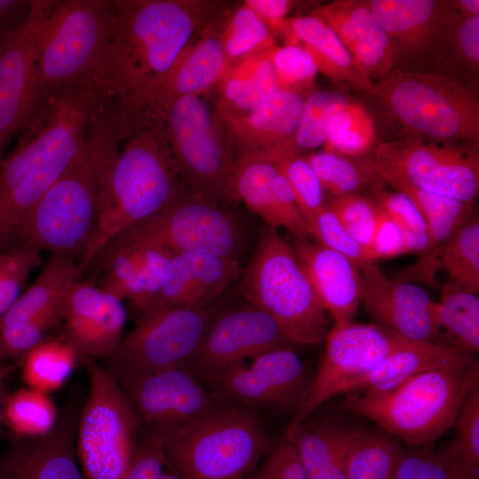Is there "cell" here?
Returning a JSON list of instances; mask_svg holds the SVG:
<instances>
[{
    "label": "cell",
    "mask_w": 479,
    "mask_h": 479,
    "mask_svg": "<svg viewBox=\"0 0 479 479\" xmlns=\"http://www.w3.org/2000/svg\"><path fill=\"white\" fill-rule=\"evenodd\" d=\"M111 93L92 77L53 97L39 130L0 161V252L16 247L25 219L79 154Z\"/></svg>",
    "instance_id": "6da1fadb"
},
{
    "label": "cell",
    "mask_w": 479,
    "mask_h": 479,
    "mask_svg": "<svg viewBox=\"0 0 479 479\" xmlns=\"http://www.w3.org/2000/svg\"><path fill=\"white\" fill-rule=\"evenodd\" d=\"M127 134L120 109H106L79 154L25 219L16 246L34 247L78 262L96 225L106 172Z\"/></svg>",
    "instance_id": "7a4b0ae2"
},
{
    "label": "cell",
    "mask_w": 479,
    "mask_h": 479,
    "mask_svg": "<svg viewBox=\"0 0 479 479\" xmlns=\"http://www.w3.org/2000/svg\"><path fill=\"white\" fill-rule=\"evenodd\" d=\"M224 4L213 0L115 1L110 47L98 75L122 101L172 65Z\"/></svg>",
    "instance_id": "3957f363"
},
{
    "label": "cell",
    "mask_w": 479,
    "mask_h": 479,
    "mask_svg": "<svg viewBox=\"0 0 479 479\" xmlns=\"http://www.w3.org/2000/svg\"><path fill=\"white\" fill-rule=\"evenodd\" d=\"M479 388L474 355L412 376L383 393L346 394L342 407L413 448H431L449 429Z\"/></svg>",
    "instance_id": "277c9868"
},
{
    "label": "cell",
    "mask_w": 479,
    "mask_h": 479,
    "mask_svg": "<svg viewBox=\"0 0 479 479\" xmlns=\"http://www.w3.org/2000/svg\"><path fill=\"white\" fill-rule=\"evenodd\" d=\"M185 188L158 126L138 128L106 172L96 225L77 262L80 273L114 238L161 210Z\"/></svg>",
    "instance_id": "5b68a950"
},
{
    "label": "cell",
    "mask_w": 479,
    "mask_h": 479,
    "mask_svg": "<svg viewBox=\"0 0 479 479\" xmlns=\"http://www.w3.org/2000/svg\"><path fill=\"white\" fill-rule=\"evenodd\" d=\"M153 431L181 479H247L273 446L252 408L225 403L193 421Z\"/></svg>",
    "instance_id": "8992f818"
},
{
    "label": "cell",
    "mask_w": 479,
    "mask_h": 479,
    "mask_svg": "<svg viewBox=\"0 0 479 479\" xmlns=\"http://www.w3.org/2000/svg\"><path fill=\"white\" fill-rule=\"evenodd\" d=\"M398 137L478 145L479 98L475 85L451 75L391 69L369 93Z\"/></svg>",
    "instance_id": "52a82bcc"
},
{
    "label": "cell",
    "mask_w": 479,
    "mask_h": 479,
    "mask_svg": "<svg viewBox=\"0 0 479 479\" xmlns=\"http://www.w3.org/2000/svg\"><path fill=\"white\" fill-rule=\"evenodd\" d=\"M114 12L115 1L53 3L38 39L43 98L98 75L110 47Z\"/></svg>",
    "instance_id": "ba28073f"
},
{
    "label": "cell",
    "mask_w": 479,
    "mask_h": 479,
    "mask_svg": "<svg viewBox=\"0 0 479 479\" xmlns=\"http://www.w3.org/2000/svg\"><path fill=\"white\" fill-rule=\"evenodd\" d=\"M239 291L269 313L295 344L325 341L329 331L326 311L278 228L268 225L263 231Z\"/></svg>",
    "instance_id": "9c48e42d"
},
{
    "label": "cell",
    "mask_w": 479,
    "mask_h": 479,
    "mask_svg": "<svg viewBox=\"0 0 479 479\" xmlns=\"http://www.w3.org/2000/svg\"><path fill=\"white\" fill-rule=\"evenodd\" d=\"M157 126L186 188L219 203L232 200V139L220 114L202 96L177 99Z\"/></svg>",
    "instance_id": "30bf717a"
},
{
    "label": "cell",
    "mask_w": 479,
    "mask_h": 479,
    "mask_svg": "<svg viewBox=\"0 0 479 479\" xmlns=\"http://www.w3.org/2000/svg\"><path fill=\"white\" fill-rule=\"evenodd\" d=\"M90 392L78 418L76 452L84 479H122L137 450L138 418L107 368L87 359Z\"/></svg>",
    "instance_id": "8fae6325"
},
{
    "label": "cell",
    "mask_w": 479,
    "mask_h": 479,
    "mask_svg": "<svg viewBox=\"0 0 479 479\" xmlns=\"http://www.w3.org/2000/svg\"><path fill=\"white\" fill-rule=\"evenodd\" d=\"M373 161L395 190L412 185L473 205L479 191L478 145L416 137L380 143Z\"/></svg>",
    "instance_id": "7c38bea8"
},
{
    "label": "cell",
    "mask_w": 479,
    "mask_h": 479,
    "mask_svg": "<svg viewBox=\"0 0 479 479\" xmlns=\"http://www.w3.org/2000/svg\"><path fill=\"white\" fill-rule=\"evenodd\" d=\"M241 243L240 224L231 211L185 188L161 210L130 227L106 247L147 246L237 260Z\"/></svg>",
    "instance_id": "4fadbf2b"
},
{
    "label": "cell",
    "mask_w": 479,
    "mask_h": 479,
    "mask_svg": "<svg viewBox=\"0 0 479 479\" xmlns=\"http://www.w3.org/2000/svg\"><path fill=\"white\" fill-rule=\"evenodd\" d=\"M217 311L216 305L174 308L138 321L106 358L107 369L120 382L163 370L187 368Z\"/></svg>",
    "instance_id": "5bb4252c"
},
{
    "label": "cell",
    "mask_w": 479,
    "mask_h": 479,
    "mask_svg": "<svg viewBox=\"0 0 479 479\" xmlns=\"http://www.w3.org/2000/svg\"><path fill=\"white\" fill-rule=\"evenodd\" d=\"M386 31L392 69L449 75L452 43L459 15L446 0H367Z\"/></svg>",
    "instance_id": "9a60e30c"
},
{
    "label": "cell",
    "mask_w": 479,
    "mask_h": 479,
    "mask_svg": "<svg viewBox=\"0 0 479 479\" xmlns=\"http://www.w3.org/2000/svg\"><path fill=\"white\" fill-rule=\"evenodd\" d=\"M313 374L293 348H279L204 376L224 402L296 413L308 397Z\"/></svg>",
    "instance_id": "2e32d148"
},
{
    "label": "cell",
    "mask_w": 479,
    "mask_h": 479,
    "mask_svg": "<svg viewBox=\"0 0 479 479\" xmlns=\"http://www.w3.org/2000/svg\"><path fill=\"white\" fill-rule=\"evenodd\" d=\"M210 25L192 39L168 70L122 101L120 112L129 132L141 121L142 126L158 122L177 99L201 96L219 83L229 67L221 40L222 26L216 28Z\"/></svg>",
    "instance_id": "e0dca14e"
},
{
    "label": "cell",
    "mask_w": 479,
    "mask_h": 479,
    "mask_svg": "<svg viewBox=\"0 0 479 479\" xmlns=\"http://www.w3.org/2000/svg\"><path fill=\"white\" fill-rule=\"evenodd\" d=\"M308 397L289 426L308 419L343 388L371 372L387 356L410 342L379 324L333 326L324 341Z\"/></svg>",
    "instance_id": "ac0fdd59"
},
{
    "label": "cell",
    "mask_w": 479,
    "mask_h": 479,
    "mask_svg": "<svg viewBox=\"0 0 479 479\" xmlns=\"http://www.w3.org/2000/svg\"><path fill=\"white\" fill-rule=\"evenodd\" d=\"M54 2L32 1L23 23L0 54V161L10 140L30 121L43 98L38 75V39Z\"/></svg>",
    "instance_id": "d6986e66"
},
{
    "label": "cell",
    "mask_w": 479,
    "mask_h": 479,
    "mask_svg": "<svg viewBox=\"0 0 479 479\" xmlns=\"http://www.w3.org/2000/svg\"><path fill=\"white\" fill-rule=\"evenodd\" d=\"M294 345L297 344L269 313L248 302L216 313L187 368L205 375L266 351Z\"/></svg>",
    "instance_id": "ffe728a7"
},
{
    "label": "cell",
    "mask_w": 479,
    "mask_h": 479,
    "mask_svg": "<svg viewBox=\"0 0 479 479\" xmlns=\"http://www.w3.org/2000/svg\"><path fill=\"white\" fill-rule=\"evenodd\" d=\"M139 422L164 430L193 421L225 402L209 393L185 367L119 382Z\"/></svg>",
    "instance_id": "44dd1931"
},
{
    "label": "cell",
    "mask_w": 479,
    "mask_h": 479,
    "mask_svg": "<svg viewBox=\"0 0 479 479\" xmlns=\"http://www.w3.org/2000/svg\"><path fill=\"white\" fill-rule=\"evenodd\" d=\"M360 303L382 326L410 342H448L434 311L435 302L422 287L389 279L375 263L360 269Z\"/></svg>",
    "instance_id": "7402d4cb"
},
{
    "label": "cell",
    "mask_w": 479,
    "mask_h": 479,
    "mask_svg": "<svg viewBox=\"0 0 479 479\" xmlns=\"http://www.w3.org/2000/svg\"><path fill=\"white\" fill-rule=\"evenodd\" d=\"M127 319L123 302L100 286L78 279L63 306V334L90 359L109 357L122 339Z\"/></svg>",
    "instance_id": "603a6c76"
},
{
    "label": "cell",
    "mask_w": 479,
    "mask_h": 479,
    "mask_svg": "<svg viewBox=\"0 0 479 479\" xmlns=\"http://www.w3.org/2000/svg\"><path fill=\"white\" fill-rule=\"evenodd\" d=\"M171 256V252L155 247H106L96 259L100 260L102 271L98 286L122 301L128 300L141 320L164 286Z\"/></svg>",
    "instance_id": "cb8c5ba5"
},
{
    "label": "cell",
    "mask_w": 479,
    "mask_h": 479,
    "mask_svg": "<svg viewBox=\"0 0 479 479\" xmlns=\"http://www.w3.org/2000/svg\"><path fill=\"white\" fill-rule=\"evenodd\" d=\"M76 404L38 437L14 438L0 457V479H84L75 460Z\"/></svg>",
    "instance_id": "d4e9b609"
},
{
    "label": "cell",
    "mask_w": 479,
    "mask_h": 479,
    "mask_svg": "<svg viewBox=\"0 0 479 479\" xmlns=\"http://www.w3.org/2000/svg\"><path fill=\"white\" fill-rule=\"evenodd\" d=\"M240 273L238 260L200 252L172 253L164 286L141 320L169 309L208 307Z\"/></svg>",
    "instance_id": "484cf974"
},
{
    "label": "cell",
    "mask_w": 479,
    "mask_h": 479,
    "mask_svg": "<svg viewBox=\"0 0 479 479\" xmlns=\"http://www.w3.org/2000/svg\"><path fill=\"white\" fill-rule=\"evenodd\" d=\"M306 95L279 90L248 114L222 118L241 153L263 152L274 161L302 155L294 135Z\"/></svg>",
    "instance_id": "4316f807"
},
{
    "label": "cell",
    "mask_w": 479,
    "mask_h": 479,
    "mask_svg": "<svg viewBox=\"0 0 479 479\" xmlns=\"http://www.w3.org/2000/svg\"><path fill=\"white\" fill-rule=\"evenodd\" d=\"M310 14L334 30L348 49L358 71L373 83L392 69L390 41L367 1H334L316 7Z\"/></svg>",
    "instance_id": "83f0119b"
},
{
    "label": "cell",
    "mask_w": 479,
    "mask_h": 479,
    "mask_svg": "<svg viewBox=\"0 0 479 479\" xmlns=\"http://www.w3.org/2000/svg\"><path fill=\"white\" fill-rule=\"evenodd\" d=\"M292 248L333 326L353 322L360 304L359 268L343 255L309 240L296 239Z\"/></svg>",
    "instance_id": "f1b7e54d"
},
{
    "label": "cell",
    "mask_w": 479,
    "mask_h": 479,
    "mask_svg": "<svg viewBox=\"0 0 479 479\" xmlns=\"http://www.w3.org/2000/svg\"><path fill=\"white\" fill-rule=\"evenodd\" d=\"M360 426L327 415L289 426L286 436L294 444L309 479H346L349 444Z\"/></svg>",
    "instance_id": "f546056e"
},
{
    "label": "cell",
    "mask_w": 479,
    "mask_h": 479,
    "mask_svg": "<svg viewBox=\"0 0 479 479\" xmlns=\"http://www.w3.org/2000/svg\"><path fill=\"white\" fill-rule=\"evenodd\" d=\"M280 32L288 43L307 49L318 71L332 82L367 94L373 90L374 83L358 71L348 49L319 18L311 14L287 18Z\"/></svg>",
    "instance_id": "4dcf8cb0"
},
{
    "label": "cell",
    "mask_w": 479,
    "mask_h": 479,
    "mask_svg": "<svg viewBox=\"0 0 479 479\" xmlns=\"http://www.w3.org/2000/svg\"><path fill=\"white\" fill-rule=\"evenodd\" d=\"M467 354L448 342H408L365 376L346 385L340 395L387 392L414 375L450 365Z\"/></svg>",
    "instance_id": "1f68e13d"
},
{
    "label": "cell",
    "mask_w": 479,
    "mask_h": 479,
    "mask_svg": "<svg viewBox=\"0 0 479 479\" xmlns=\"http://www.w3.org/2000/svg\"><path fill=\"white\" fill-rule=\"evenodd\" d=\"M271 50L243 58L226 70L219 82L222 117L247 114L279 90Z\"/></svg>",
    "instance_id": "d6a6232c"
},
{
    "label": "cell",
    "mask_w": 479,
    "mask_h": 479,
    "mask_svg": "<svg viewBox=\"0 0 479 479\" xmlns=\"http://www.w3.org/2000/svg\"><path fill=\"white\" fill-rule=\"evenodd\" d=\"M80 275L75 258L52 255L38 277L0 318V326L22 323L62 309Z\"/></svg>",
    "instance_id": "836d02e7"
},
{
    "label": "cell",
    "mask_w": 479,
    "mask_h": 479,
    "mask_svg": "<svg viewBox=\"0 0 479 479\" xmlns=\"http://www.w3.org/2000/svg\"><path fill=\"white\" fill-rule=\"evenodd\" d=\"M278 172L274 160L263 152L240 154L231 177L232 200H242L261 216L269 226L283 228L273 180Z\"/></svg>",
    "instance_id": "e575fe53"
},
{
    "label": "cell",
    "mask_w": 479,
    "mask_h": 479,
    "mask_svg": "<svg viewBox=\"0 0 479 479\" xmlns=\"http://www.w3.org/2000/svg\"><path fill=\"white\" fill-rule=\"evenodd\" d=\"M304 157L324 190L334 198L361 195L368 188L381 189L384 184L375 167L373 153L354 157L323 150Z\"/></svg>",
    "instance_id": "d590c367"
},
{
    "label": "cell",
    "mask_w": 479,
    "mask_h": 479,
    "mask_svg": "<svg viewBox=\"0 0 479 479\" xmlns=\"http://www.w3.org/2000/svg\"><path fill=\"white\" fill-rule=\"evenodd\" d=\"M401 442L379 429L359 428L346 457V479H393L404 453Z\"/></svg>",
    "instance_id": "8d00e7d4"
},
{
    "label": "cell",
    "mask_w": 479,
    "mask_h": 479,
    "mask_svg": "<svg viewBox=\"0 0 479 479\" xmlns=\"http://www.w3.org/2000/svg\"><path fill=\"white\" fill-rule=\"evenodd\" d=\"M438 325L449 342L470 355L479 351V298L449 280L441 288V298L434 303Z\"/></svg>",
    "instance_id": "74e56055"
},
{
    "label": "cell",
    "mask_w": 479,
    "mask_h": 479,
    "mask_svg": "<svg viewBox=\"0 0 479 479\" xmlns=\"http://www.w3.org/2000/svg\"><path fill=\"white\" fill-rule=\"evenodd\" d=\"M81 355L62 334L46 337L21 362L27 387L50 393L67 382Z\"/></svg>",
    "instance_id": "f35d334b"
},
{
    "label": "cell",
    "mask_w": 479,
    "mask_h": 479,
    "mask_svg": "<svg viewBox=\"0 0 479 479\" xmlns=\"http://www.w3.org/2000/svg\"><path fill=\"white\" fill-rule=\"evenodd\" d=\"M59 418L58 408L48 393L27 387L8 396L4 424L14 438L45 436L55 428Z\"/></svg>",
    "instance_id": "ab89813d"
},
{
    "label": "cell",
    "mask_w": 479,
    "mask_h": 479,
    "mask_svg": "<svg viewBox=\"0 0 479 479\" xmlns=\"http://www.w3.org/2000/svg\"><path fill=\"white\" fill-rule=\"evenodd\" d=\"M375 140L373 115L361 104L350 101L331 116L326 129L324 150L363 156L370 154Z\"/></svg>",
    "instance_id": "60d3db41"
},
{
    "label": "cell",
    "mask_w": 479,
    "mask_h": 479,
    "mask_svg": "<svg viewBox=\"0 0 479 479\" xmlns=\"http://www.w3.org/2000/svg\"><path fill=\"white\" fill-rule=\"evenodd\" d=\"M439 269L450 280L478 294L479 291V221L471 216L443 246L438 255Z\"/></svg>",
    "instance_id": "b9f144b4"
},
{
    "label": "cell",
    "mask_w": 479,
    "mask_h": 479,
    "mask_svg": "<svg viewBox=\"0 0 479 479\" xmlns=\"http://www.w3.org/2000/svg\"><path fill=\"white\" fill-rule=\"evenodd\" d=\"M221 40L228 67L243 58L276 46L270 27L244 3L222 26Z\"/></svg>",
    "instance_id": "7bdbcfd3"
},
{
    "label": "cell",
    "mask_w": 479,
    "mask_h": 479,
    "mask_svg": "<svg viewBox=\"0 0 479 479\" xmlns=\"http://www.w3.org/2000/svg\"><path fill=\"white\" fill-rule=\"evenodd\" d=\"M453 428L454 438L441 449L460 479H479V388L465 402Z\"/></svg>",
    "instance_id": "ee69618b"
},
{
    "label": "cell",
    "mask_w": 479,
    "mask_h": 479,
    "mask_svg": "<svg viewBox=\"0 0 479 479\" xmlns=\"http://www.w3.org/2000/svg\"><path fill=\"white\" fill-rule=\"evenodd\" d=\"M350 101L331 90H311L306 95L294 135V145L301 154L324 145L331 116Z\"/></svg>",
    "instance_id": "f6af8a7d"
},
{
    "label": "cell",
    "mask_w": 479,
    "mask_h": 479,
    "mask_svg": "<svg viewBox=\"0 0 479 479\" xmlns=\"http://www.w3.org/2000/svg\"><path fill=\"white\" fill-rule=\"evenodd\" d=\"M63 308L22 323L0 326V363L21 365L23 358L62 324Z\"/></svg>",
    "instance_id": "bcb514c9"
},
{
    "label": "cell",
    "mask_w": 479,
    "mask_h": 479,
    "mask_svg": "<svg viewBox=\"0 0 479 479\" xmlns=\"http://www.w3.org/2000/svg\"><path fill=\"white\" fill-rule=\"evenodd\" d=\"M403 231L409 254L425 257L429 253L430 240L427 223L413 201L403 192L382 191L373 200Z\"/></svg>",
    "instance_id": "7dc6e473"
},
{
    "label": "cell",
    "mask_w": 479,
    "mask_h": 479,
    "mask_svg": "<svg viewBox=\"0 0 479 479\" xmlns=\"http://www.w3.org/2000/svg\"><path fill=\"white\" fill-rule=\"evenodd\" d=\"M270 59L279 90L308 94L318 75L313 57L301 44L275 46Z\"/></svg>",
    "instance_id": "c3c4849f"
},
{
    "label": "cell",
    "mask_w": 479,
    "mask_h": 479,
    "mask_svg": "<svg viewBox=\"0 0 479 479\" xmlns=\"http://www.w3.org/2000/svg\"><path fill=\"white\" fill-rule=\"evenodd\" d=\"M42 251L20 245L0 252V318L21 294L30 273L42 264Z\"/></svg>",
    "instance_id": "681fc988"
},
{
    "label": "cell",
    "mask_w": 479,
    "mask_h": 479,
    "mask_svg": "<svg viewBox=\"0 0 479 479\" xmlns=\"http://www.w3.org/2000/svg\"><path fill=\"white\" fill-rule=\"evenodd\" d=\"M288 181L297 204L307 222L326 205L324 187L315 170L302 155H292L275 161Z\"/></svg>",
    "instance_id": "f907efd6"
},
{
    "label": "cell",
    "mask_w": 479,
    "mask_h": 479,
    "mask_svg": "<svg viewBox=\"0 0 479 479\" xmlns=\"http://www.w3.org/2000/svg\"><path fill=\"white\" fill-rule=\"evenodd\" d=\"M479 71V15L460 16L452 43L449 75L475 86Z\"/></svg>",
    "instance_id": "816d5d0a"
},
{
    "label": "cell",
    "mask_w": 479,
    "mask_h": 479,
    "mask_svg": "<svg viewBox=\"0 0 479 479\" xmlns=\"http://www.w3.org/2000/svg\"><path fill=\"white\" fill-rule=\"evenodd\" d=\"M308 224L318 243L343 255L359 270L373 263L367 251L350 236L327 204Z\"/></svg>",
    "instance_id": "f5cc1de1"
},
{
    "label": "cell",
    "mask_w": 479,
    "mask_h": 479,
    "mask_svg": "<svg viewBox=\"0 0 479 479\" xmlns=\"http://www.w3.org/2000/svg\"><path fill=\"white\" fill-rule=\"evenodd\" d=\"M327 206L335 214L350 236L369 255V247L375 229L377 216V206L373 199L362 195L334 198Z\"/></svg>",
    "instance_id": "db71d44e"
},
{
    "label": "cell",
    "mask_w": 479,
    "mask_h": 479,
    "mask_svg": "<svg viewBox=\"0 0 479 479\" xmlns=\"http://www.w3.org/2000/svg\"><path fill=\"white\" fill-rule=\"evenodd\" d=\"M413 448V447H412ZM393 479H460L456 467L439 448L404 451Z\"/></svg>",
    "instance_id": "11a10c76"
},
{
    "label": "cell",
    "mask_w": 479,
    "mask_h": 479,
    "mask_svg": "<svg viewBox=\"0 0 479 479\" xmlns=\"http://www.w3.org/2000/svg\"><path fill=\"white\" fill-rule=\"evenodd\" d=\"M247 479H309L293 442L284 436Z\"/></svg>",
    "instance_id": "9f6ffc18"
},
{
    "label": "cell",
    "mask_w": 479,
    "mask_h": 479,
    "mask_svg": "<svg viewBox=\"0 0 479 479\" xmlns=\"http://www.w3.org/2000/svg\"><path fill=\"white\" fill-rule=\"evenodd\" d=\"M376 206V224L369 247L372 262L409 254L404 234L399 225L377 203Z\"/></svg>",
    "instance_id": "6f0895ef"
},
{
    "label": "cell",
    "mask_w": 479,
    "mask_h": 479,
    "mask_svg": "<svg viewBox=\"0 0 479 479\" xmlns=\"http://www.w3.org/2000/svg\"><path fill=\"white\" fill-rule=\"evenodd\" d=\"M168 467L161 436L156 431H151L138 445L122 479H160Z\"/></svg>",
    "instance_id": "680465c9"
},
{
    "label": "cell",
    "mask_w": 479,
    "mask_h": 479,
    "mask_svg": "<svg viewBox=\"0 0 479 479\" xmlns=\"http://www.w3.org/2000/svg\"><path fill=\"white\" fill-rule=\"evenodd\" d=\"M290 0H246L244 4L255 12L271 31H279L294 5Z\"/></svg>",
    "instance_id": "91938a15"
},
{
    "label": "cell",
    "mask_w": 479,
    "mask_h": 479,
    "mask_svg": "<svg viewBox=\"0 0 479 479\" xmlns=\"http://www.w3.org/2000/svg\"><path fill=\"white\" fill-rule=\"evenodd\" d=\"M13 370L10 365L0 364V437L4 434V408L10 394L5 387V380Z\"/></svg>",
    "instance_id": "94428289"
},
{
    "label": "cell",
    "mask_w": 479,
    "mask_h": 479,
    "mask_svg": "<svg viewBox=\"0 0 479 479\" xmlns=\"http://www.w3.org/2000/svg\"><path fill=\"white\" fill-rule=\"evenodd\" d=\"M455 11L463 17L479 15L478 0H451Z\"/></svg>",
    "instance_id": "6125c7cd"
},
{
    "label": "cell",
    "mask_w": 479,
    "mask_h": 479,
    "mask_svg": "<svg viewBox=\"0 0 479 479\" xmlns=\"http://www.w3.org/2000/svg\"><path fill=\"white\" fill-rule=\"evenodd\" d=\"M22 2L12 0H0V17L12 11L19 6Z\"/></svg>",
    "instance_id": "be15d7a7"
},
{
    "label": "cell",
    "mask_w": 479,
    "mask_h": 479,
    "mask_svg": "<svg viewBox=\"0 0 479 479\" xmlns=\"http://www.w3.org/2000/svg\"><path fill=\"white\" fill-rule=\"evenodd\" d=\"M160 479H181L178 475L173 471L169 467L162 474Z\"/></svg>",
    "instance_id": "e7e4bbea"
}]
</instances>
